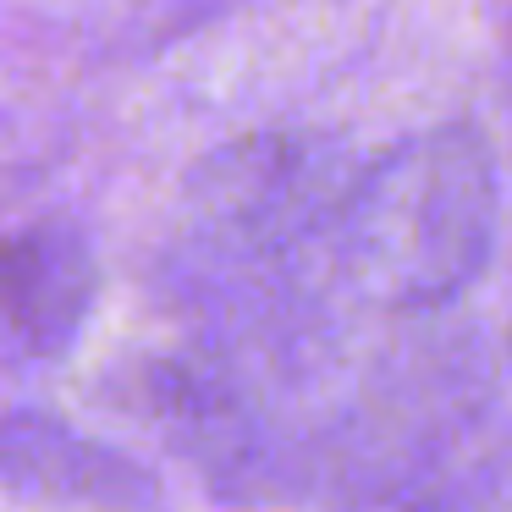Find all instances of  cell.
I'll return each instance as SVG.
<instances>
[{
  "label": "cell",
  "instance_id": "cell-1",
  "mask_svg": "<svg viewBox=\"0 0 512 512\" xmlns=\"http://www.w3.org/2000/svg\"><path fill=\"white\" fill-rule=\"evenodd\" d=\"M496 160L474 127H430L391 144L342 193V254L375 309L430 314L457 303L496 248Z\"/></svg>",
  "mask_w": 512,
  "mask_h": 512
},
{
  "label": "cell",
  "instance_id": "cell-2",
  "mask_svg": "<svg viewBox=\"0 0 512 512\" xmlns=\"http://www.w3.org/2000/svg\"><path fill=\"white\" fill-rule=\"evenodd\" d=\"M0 485L34 507L67 512H155L160 501V479L138 457L45 408L0 419Z\"/></svg>",
  "mask_w": 512,
  "mask_h": 512
},
{
  "label": "cell",
  "instance_id": "cell-3",
  "mask_svg": "<svg viewBox=\"0 0 512 512\" xmlns=\"http://www.w3.org/2000/svg\"><path fill=\"white\" fill-rule=\"evenodd\" d=\"M149 413L160 435L226 496L270 485L276 441L265 430V408L215 364H155L144 380Z\"/></svg>",
  "mask_w": 512,
  "mask_h": 512
},
{
  "label": "cell",
  "instance_id": "cell-4",
  "mask_svg": "<svg viewBox=\"0 0 512 512\" xmlns=\"http://www.w3.org/2000/svg\"><path fill=\"white\" fill-rule=\"evenodd\" d=\"M100 298L94 243L72 221H34L0 237V331L28 358H61Z\"/></svg>",
  "mask_w": 512,
  "mask_h": 512
},
{
  "label": "cell",
  "instance_id": "cell-5",
  "mask_svg": "<svg viewBox=\"0 0 512 512\" xmlns=\"http://www.w3.org/2000/svg\"><path fill=\"white\" fill-rule=\"evenodd\" d=\"M496 501V468L463 474L435 441H391L347 468L336 512H490Z\"/></svg>",
  "mask_w": 512,
  "mask_h": 512
}]
</instances>
